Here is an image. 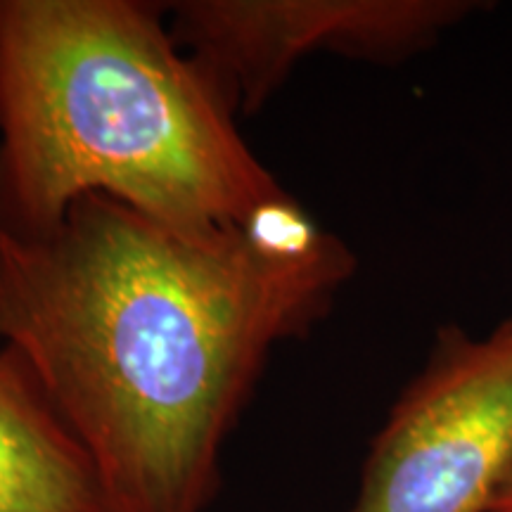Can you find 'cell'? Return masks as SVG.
<instances>
[{
  "instance_id": "3957f363",
  "label": "cell",
  "mask_w": 512,
  "mask_h": 512,
  "mask_svg": "<svg viewBox=\"0 0 512 512\" xmlns=\"http://www.w3.org/2000/svg\"><path fill=\"white\" fill-rule=\"evenodd\" d=\"M512 477V316L441 330L370 446L349 512H491Z\"/></svg>"
},
{
  "instance_id": "7a4b0ae2",
  "label": "cell",
  "mask_w": 512,
  "mask_h": 512,
  "mask_svg": "<svg viewBox=\"0 0 512 512\" xmlns=\"http://www.w3.org/2000/svg\"><path fill=\"white\" fill-rule=\"evenodd\" d=\"M86 195L216 233L290 192L162 3L0 0V235L48 233Z\"/></svg>"
},
{
  "instance_id": "5b68a950",
  "label": "cell",
  "mask_w": 512,
  "mask_h": 512,
  "mask_svg": "<svg viewBox=\"0 0 512 512\" xmlns=\"http://www.w3.org/2000/svg\"><path fill=\"white\" fill-rule=\"evenodd\" d=\"M0 512H114L93 460L15 351L0 347Z\"/></svg>"
},
{
  "instance_id": "277c9868",
  "label": "cell",
  "mask_w": 512,
  "mask_h": 512,
  "mask_svg": "<svg viewBox=\"0 0 512 512\" xmlns=\"http://www.w3.org/2000/svg\"><path fill=\"white\" fill-rule=\"evenodd\" d=\"M169 31L238 114L259 110L316 53L394 62L475 12L467 0H176Z\"/></svg>"
},
{
  "instance_id": "8992f818",
  "label": "cell",
  "mask_w": 512,
  "mask_h": 512,
  "mask_svg": "<svg viewBox=\"0 0 512 512\" xmlns=\"http://www.w3.org/2000/svg\"><path fill=\"white\" fill-rule=\"evenodd\" d=\"M491 512H512V477L508 479V482H505V486L501 489V494H498Z\"/></svg>"
},
{
  "instance_id": "6da1fadb",
  "label": "cell",
  "mask_w": 512,
  "mask_h": 512,
  "mask_svg": "<svg viewBox=\"0 0 512 512\" xmlns=\"http://www.w3.org/2000/svg\"><path fill=\"white\" fill-rule=\"evenodd\" d=\"M356 259L287 195L190 233L86 195L0 235V347L93 460L114 512H207L261 368L335 304Z\"/></svg>"
}]
</instances>
